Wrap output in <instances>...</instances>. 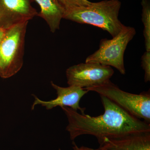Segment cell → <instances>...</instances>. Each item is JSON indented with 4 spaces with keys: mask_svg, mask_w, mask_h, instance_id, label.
<instances>
[{
    "mask_svg": "<svg viewBox=\"0 0 150 150\" xmlns=\"http://www.w3.org/2000/svg\"><path fill=\"white\" fill-rule=\"evenodd\" d=\"M100 96L104 112L99 116L82 114L69 107H61L68 118L67 130L71 140L83 135H92L98 140L150 132V123L129 114L105 97Z\"/></svg>",
    "mask_w": 150,
    "mask_h": 150,
    "instance_id": "6da1fadb",
    "label": "cell"
},
{
    "mask_svg": "<svg viewBox=\"0 0 150 150\" xmlns=\"http://www.w3.org/2000/svg\"><path fill=\"white\" fill-rule=\"evenodd\" d=\"M121 6L119 0L91 2L86 6L65 10L63 18L99 28L114 37L121 32L124 25L118 18Z\"/></svg>",
    "mask_w": 150,
    "mask_h": 150,
    "instance_id": "7a4b0ae2",
    "label": "cell"
},
{
    "mask_svg": "<svg viewBox=\"0 0 150 150\" xmlns=\"http://www.w3.org/2000/svg\"><path fill=\"white\" fill-rule=\"evenodd\" d=\"M28 22L22 23L6 30L0 43V76L1 78L11 77L22 67Z\"/></svg>",
    "mask_w": 150,
    "mask_h": 150,
    "instance_id": "3957f363",
    "label": "cell"
},
{
    "mask_svg": "<svg viewBox=\"0 0 150 150\" xmlns=\"http://www.w3.org/2000/svg\"><path fill=\"white\" fill-rule=\"evenodd\" d=\"M84 89L105 97L129 114L150 123V94L149 92L140 94L126 92L110 80L99 85Z\"/></svg>",
    "mask_w": 150,
    "mask_h": 150,
    "instance_id": "277c9868",
    "label": "cell"
},
{
    "mask_svg": "<svg viewBox=\"0 0 150 150\" xmlns=\"http://www.w3.org/2000/svg\"><path fill=\"white\" fill-rule=\"evenodd\" d=\"M136 34V30L134 27L123 25L121 32L112 39H101L98 50L88 56L85 62H93L113 67L122 74H125L124 53L127 45Z\"/></svg>",
    "mask_w": 150,
    "mask_h": 150,
    "instance_id": "5b68a950",
    "label": "cell"
},
{
    "mask_svg": "<svg viewBox=\"0 0 150 150\" xmlns=\"http://www.w3.org/2000/svg\"><path fill=\"white\" fill-rule=\"evenodd\" d=\"M114 72L110 66L85 62L69 67L66 76L69 86L85 88L104 83L110 80Z\"/></svg>",
    "mask_w": 150,
    "mask_h": 150,
    "instance_id": "8992f818",
    "label": "cell"
},
{
    "mask_svg": "<svg viewBox=\"0 0 150 150\" xmlns=\"http://www.w3.org/2000/svg\"><path fill=\"white\" fill-rule=\"evenodd\" d=\"M38 14L29 0H0V27L5 30L28 22Z\"/></svg>",
    "mask_w": 150,
    "mask_h": 150,
    "instance_id": "52a82bcc",
    "label": "cell"
},
{
    "mask_svg": "<svg viewBox=\"0 0 150 150\" xmlns=\"http://www.w3.org/2000/svg\"><path fill=\"white\" fill-rule=\"evenodd\" d=\"M51 85L57 91V98L49 101H43L33 95L35 100L32 105V110L35 105L40 104L46 107L47 110H50L58 106L61 107L67 106L76 111L79 110L81 114H85L86 108L81 107L79 103L81 98L88 92V91L74 86L62 87L55 84L52 81H51Z\"/></svg>",
    "mask_w": 150,
    "mask_h": 150,
    "instance_id": "ba28073f",
    "label": "cell"
},
{
    "mask_svg": "<svg viewBox=\"0 0 150 150\" xmlns=\"http://www.w3.org/2000/svg\"><path fill=\"white\" fill-rule=\"evenodd\" d=\"M99 149L108 150H150V132L98 140Z\"/></svg>",
    "mask_w": 150,
    "mask_h": 150,
    "instance_id": "9c48e42d",
    "label": "cell"
},
{
    "mask_svg": "<svg viewBox=\"0 0 150 150\" xmlns=\"http://www.w3.org/2000/svg\"><path fill=\"white\" fill-rule=\"evenodd\" d=\"M40 8L38 16L47 23L51 32L59 29L65 9L57 0H35Z\"/></svg>",
    "mask_w": 150,
    "mask_h": 150,
    "instance_id": "30bf717a",
    "label": "cell"
},
{
    "mask_svg": "<svg viewBox=\"0 0 150 150\" xmlns=\"http://www.w3.org/2000/svg\"><path fill=\"white\" fill-rule=\"evenodd\" d=\"M142 21L144 25V35L146 51H150V0H142Z\"/></svg>",
    "mask_w": 150,
    "mask_h": 150,
    "instance_id": "8fae6325",
    "label": "cell"
},
{
    "mask_svg": "<svg viewBox=\"0 0 150 150\" xmlns=\"http://www.w3.org/2000/svg\"><path fill=\"white\" fill-rule=\"evenodd\" d=\"M65 11L76 7L86 6L91 4L88 0H57Z\"/></svg>",
    "mask_w": 150,
    "mask_h": 150,
    "instance_id": "7c38bea8",
    "label": "cell"
},
{
    "mask_svg": "<svg viewBox=\"0 0 150 150\" xmlns=\"http://www.w3.org/2000/svg\"><path fill=\"white\" fill-rule=\"evenodd\" d=\"M142 67L144 71V81H150V51H146L142 57Z\"/></svg>",
    "mask_w": 150,
    "mask_h": 150,
    "instance_id": "4fadbf2b",
    "label": "cell"
},
{
    "mask_svg": "<svg viewBox=\"0 0 150 150\" xmlns=\"http://www.w3.org/2000/svg\"><path fill=\"white\" fill-rule=\"evenodd\" d=\"M6 30L3 29L1 27H0V43L2 40L3 38L4 35L5 33Z\"/></svg>",
    "mask_w": 150,
    "mask_h": 150,
    "instance_id": "5bb4252c",
    "label": "cell"
},
{
    "mask_svg": "<svg viewBox=\"0 0 150 150\" xmlns=\"http://www.w3.org/2000/svg\"><path fill=\"white\" fill-rule=\"evenodd\" d=\"M83 150H108L106 149H91V148H89L88 147H86L85 146H81Z\"/></svg>",
    "mask_w": 150,
    "mask_h": 150,
    "instance_id": "9a60e30c",
    "label": "cell"
},
{
    "mask_svg": "<svg viewBox=\"0 0 150 150\" xmlns=\"http://www.w3.org/2000/svg\"><path fill=\"white\" fill-rule=\"evenodd\" d=\"M73 149H74V150H83L82 148V147H79L76 144H74V146L73 147Z\"/></svg>",
    "mask_w": 150,
    "mask_h": 150,
    "instance_id": "2e32d148",
    "label": "cell"
}]
</instances>
